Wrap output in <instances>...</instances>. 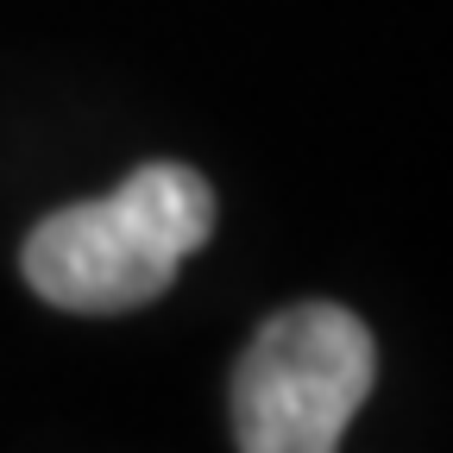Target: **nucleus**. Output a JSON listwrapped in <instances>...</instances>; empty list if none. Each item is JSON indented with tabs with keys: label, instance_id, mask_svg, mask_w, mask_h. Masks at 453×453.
I'll use <instances>...</instances> for the list:
<instances>
[{
	"label": "nucleus",
	"instance_id": "nucleus-1",
	"mask_svg": "<svg viewBox=\"0 0 453 453\" xmlns=\"http://www.w3.org/2000/svg\"><path fill=\"white\" fill-rule=\"evenodd\" d=\"M214 234V189L189 164H139L120 189L95 202H70L44 214L26 246L19 271L32 296L70 315H133L157 303L189 252Z\"/></svg>",
	"mask_w": 453,
	"mask_h": 453
},
{
	"label": "nucleus",
	"instance_id": "nucleus-2",
	"mask_svg": "<svg viewBox=\"0 0 453 453\" xmlns=\"http://www.w3.org/2000/svg\"><path fill=\"white\" fill-rule=\"evenodd\" d=\"M378 384V340L340 303L271 315L234 372L240 453H340Z\"/></svg>",
	"mask_w": 453,
	"mask_h": 453
}]
</instances>
